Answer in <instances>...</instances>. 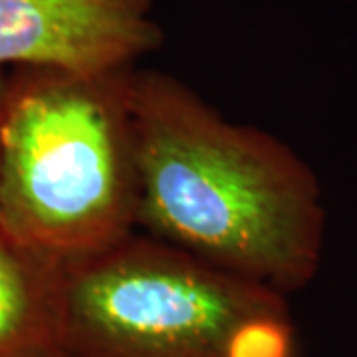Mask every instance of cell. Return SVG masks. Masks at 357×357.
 Returning a JSON list of instances; mask_svg holds the SVG:
<instances>
[{
  "mask_svg": "<svg viewBox=\"0 0 357 357\" xmlns=\"http://www.w3.org/2000/svg\"><path fill=\"white\" fill-rule=\"evenodd\" d=\"M153 0H0V70H121L163 44Z\"/></svg>",
  "mask_w": 357,
  "mask_h": 357,
  "instance_id": "cell-4",
  "label": "cell"
},
{
  "mask_svg": "<svg viewBox=\"0 0 357 357\" xmlns=\"http://www.w3.org/2000/svg\"><path fill=\"white\" fill-rule=\"evenodd\" d=\"M133 117L145 234L282 296L312 280L318 183L284 143L225 119L161 72L135 70Z\"/></svg>",
  "mask_w": 357,
  "mask_h": 357,
  "instance_id": "cell-1",
  "label": "cell"
},
{
  "mask_svg": "<svg viewBox=\"0 0 357 357\" xmlns=\"http://www.w3.org/2000/svg\"><path fill=\"white\" fill-rule=\"evenodd\" d=\"M62 357H68V356H62Z\"/></svg>",
  "mask_w": 357,
  "mask_h": 357,
  "instance_id": "cell-8",
  "label": "cell"
},
{
  "mask_svg": "<svg viewBox=\"0 0 357 357\" xmlns=\"http://www.w3.org/2000/svg\"><path fill=\"white\" fill-rule=\"evenodd\" d=\"M284 306L282 294L145 232L62 262L68 357H222L236 324Z\"/></svg>",
  "mask_w": 357,
  "mask_h": 357,
  "instance_id": "cell-3",
  "label": "cell"
},
{
  "mask_svg": "<svg viewBox=\"0 0 357 357\" xmlns=\"http://www.w3.org/2000/svg\"><path fill=\"white\" fill-rule=\"evenodd\" d=\"M222 357H296V332L288 306L252 314L236 324Z\"/></svg>",
  "mask_w": 357,
  "mask_h": 357,
  "instance_id": "cell-6",
  "label": "cell"
},
{
  "mask_svg": "<svg viewBox=\"0 0 357 357\" xmlns=\"http://www.w3.org/2000/svg\"><path fill=\"white\" fill-rule=\"evenodd\" d=\"M6 88H8V77L0 70V128H2V115H4V100H6Z\"/></svg>",
  "mask_w": 357,
  "mask_h": 357,
  "instance_id": "cell-7",
  "label": "cell"
},
{
  "mask_svg": "<svg viewBox=\"0 0 357 357\" xmlns=\"http://www.w3.org/2000/svg\"><path fill=\"white\" fill-rule=\"evenodd\" d=\"M135 66L79 74L16 68L0 128V227L58 260L137 229Z\"/></svg>",
  "mask_w": 357,
  "mask_h": 357,
  "instance_id": "cell-2",
  "label": "cell"
},
{
  "mask_svg": "<svg viewBox=\"0 0 357 357\" xmlns=\"http://www.w3.org/2000/svg\"><path fill=\"white\" fill-rule=\"evenodd\" d=\"M62 356V260L0 227V357Z\"/></svg>",
  "mask_w": 357,
  "mask_h": 357,
  "instance_id": "cell-5",
  "label": "cell"
}]
</instances>
